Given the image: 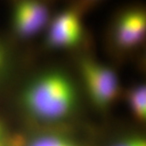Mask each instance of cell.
Segmentation results:
<instances>
[{"label":"cell","instance_id":"cell-1","mask_svg":"<svg viewBox=\"0 0 146 146\" xmlns=\"http://www.w3.org/2000/svg\"><path fill=\"white\" fill-rule=\"evenodd\" d=\"M24 104L30 112L45 121L66 118L75 104L71 82L61 73H48L33 82L24 93Z\"/></svg>","mask_w":146,"mask_h":146},{"label":"cell","instance_id":"cell-2","mask_svg":"<svg viewBox=\"0 0 146 146\" xmlns=\"http://www.w3.org/2000/svg\"><path fill=\"white\" fill-rule=\"evenodd\" d=\"M81 68L93 102L102 108L110 106L119 95V82L115 73L90 59L84 60Z\"/></svg>","mask_w":146,"mask_h":146},{"label":"cell","instance_id":"cell-3","mask_svg":"<svg viewBox=\"0 0 146 146\" xmlns=\"http://www.w3.org/2000/svg\"><path fill=\"white\" fill-rule=\"evenodd\" d=\"M82 35L80 16L74 11H68L53 20L48 33V43L56 48H69L80 42Z\"/></svg>","mask_w":146,"mask_h":146},{"label":"cell","instance_id":"cell-4","mask_svg":"<svg viewBox=\"0 0 146 146\" xmlns=\"http://www.w3.org/2000/svg\"><path fill=\"white\" fill-rule=\"evenodd\" d=\"M13 17L17 33L22 36H31L44 27L48 17V11L42 3L22 2L16 6Z\"/></svg>","mask_w":146,"mask_h":146},{"label":"cell","instance_id":"cell-5","mask_svg":"<svg viewBox=\"0 0 146 146\" xmlns=\"http://www.w3.org/2000/svg\"><path fill=\"white\" fill-rule=\"evenodd\" d=\"M146 18L141 11H132L121 17L116 28V42L122 48H133L142 42L145 35Z\"/></svg>","mask_w":146,"mask_h":146},{"label":"cell","instance_id":"cell-6","mask_svg":"<svg viewBox=\"0 0 146 146\" xmlns=\"http://www.w3.org/2000/svg\"><path fill=\"white\" fill-rule=\"evenodd\" d=\"M130 107L135 118L141 121H144L146 117V89L143 86H136L128 95Z\"/></svg>","mask_w":146,"mask_h":146},{"label":"cell","instance_id":"cell-7","mask_svg":"<svg viewBox=\"0 0 146 146\" xmlns=\"http://www.w3.org/2000/svg\"><path fill=\"white\" fill-rule=\"evenodd\" d=\"M30 146H74L70 142L59 137L44 136L33 141Z\"/></svg>","mask_w":146,"mask_h":146},{"label":"cell","instance_id":"cell-8","mask_svg":"<svg viewBox=\"0 0 146 146\" xmlns=\"http://www.w3.org/2000/svg\"><path fill=\"white\" fill-rule=\"evenodd\" d=\"M114 146H146V143H145V141H143V139L135 138V139L121 141Z\"/></svg>","mask_w":146,"mask_h":146},{"label":"cell","instance_id":"cell-9","mask_svg":"<svg viewBox=\"0 0 146 146\" xmlns=\"http://www.w3.org/2000/svg\"><path fill=\"white\" fill-rule=\"evenodd\" d=\"M3 135H4V129H3L2 124L0 123V139L3 138Z\"/></svg>","mask_w":146,"mask_h":146},{"label":"cell","instance_id":"cell-10","mask_svg":"<svg viewBox=\"0 0 146 146\" xmlns=\"http://www.w3.org/2000/svg\"><path fill=\"white\" fill-rule=\"evenodd\" d=\"M2 65H3V53H2L1 49H0V68H1Z\"/></svg>","mask_w":146,"mask_h":146},{"label":"cell","instance_id":"cell-11","mask_svg":"<svg viewBox=\"0 0 146 146\" xmlns=\"http://www.w3.org/2000/svg\"><path fill=\"white\" fill-rule=\"evenodd\" d=\"M0 146H1V145H0Z\"/></svg>","mask_w":146,"mask_h":146}]
</instances>
